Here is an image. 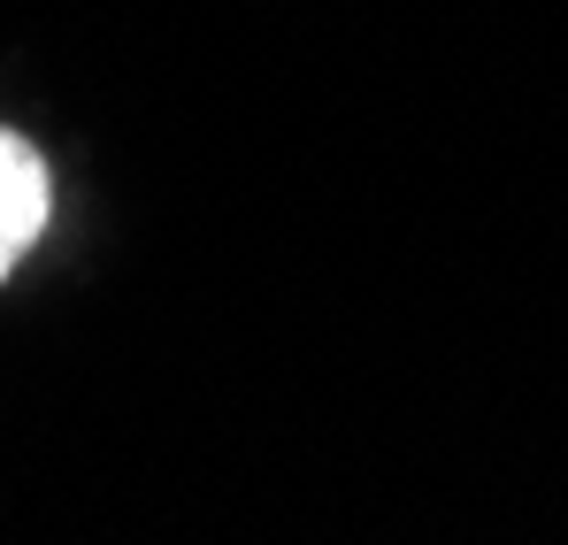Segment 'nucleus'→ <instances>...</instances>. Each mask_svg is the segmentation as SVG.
<instances>
[{"label":"nucleus","mask_w":568,"mask_h":545,"mask_svg":"<svg viewBox=\"0 0 568 545\" xmlns=\"http://www.w3.org/2000/svg\"><path fill=\"white\" fill-rule=\"evenodd\" d=\"M39 223H47V162H39L31 139L0 131V276L23 262Z\"/></svg>","instance_id":"obj_1"}]
</instances>
